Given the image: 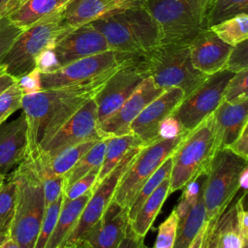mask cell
Wrapping results in <instances>:
<instances>
[{"instance_id": "1", "label": "cell", "mask_w": 248, "mask_h": 248, "mask_svg": "<svg viewBox=\"0 0 248 248\" xmlns=\"http://www.w3.org/2000/svg\"><path fill=\"white\" fill-rule=\"evenodd\" d=\"M107 80L43 89L37 93L23 95L21 108L28 127L27 156L34 157L43 144L92 99Z\"/></svg>"}, {"instance_id": "2", "label": "cell", "mask_w": 248, "mask_h": 248, "mask_svg": "<svg viewBox=\"0 0 248 248\" xmlns=\"http://www.w3.org/2000/svg\"><path fill=\"white\" fill-rule=\"evenodd\" d=\"M110 50L140 56L160 45L158 27L143 6L133 7L91 22Z\"/></svg>"}, {"instance_id": "3", "label": "cell", "mask_w": 248, "mask_h": 248, "mask_svg": "<svg viewBox=\"0 0 248 248\" xmlns=\"http://www.w3.org/2000/svg\"><path fill=\"white\" fill-rule=\"evenodd\" d=\"M146 78L163 90L180 88L184 97L193 92L207 76L197 70L191 60L190 44H162L139 56Z\"/></svg>"}, {"instance_id": "4", "label": "cell", "mask_w": 248, "mask_h": 248, "mask_svg": "<svg viewBox=\"0 0 248 248\" xmlns=\"http://www.w3.org/2000/svg\"><path fill=\"white\" fill-rule=\"evenodd\" d=\"M12 175L16 182V198L9 237L20 248H34L46 211L43 183L29 157L17 166Z\"/></svg>"}, {"instance_id": "5", "label": "cell", "mask_w": 248, "mask_h": 248, "mask_svg": "<svg viewBox=\"0 0 248 248\" xmlns=\"http://www.w3.org/2000/svg\"><path fill=\"white\" fill-rule=\"evenodd\" d=\"M213 114L188 132L171 154L170 192L181 190L204 173L216 152Z\"/></svg>"}, {"instance_id": "6", "label": "cell", "mask_w": 248, "mask_h": 248, "mask_svg": "<svg viewBox=\"0 0 248 248\" xmlns=\"http://www.w3.org/2000/svg\"><path fill=\"white\" fill-rule=\"evenodd\" d=\"M62 10L46 16L24 28L16 37L1 64L16 79L36 69V60L47 48L54 46L63 32Z\"/></svg>"}, {"instance_id": "7", "label": "cell", "mask_w": 248, "mask_h": 248, "mask_svg": "<svg viewBox=\"0 0 248 248\" xmlns=\"http://www.w3.org/2000/svg\"><path fill=\"white\" fill-rule=\"evenodd\" d=\"M247 160L229 148L218 149L206 170L202 190L206 221L215 225L239 190V176Z\"/></svg>"}, {"instance_id": "8", "label": "cell", "mask_w": 248, "mask_h": 248, "mask_svg": "<svg viewBox=\"0 0 248 248\" xmlns=\"http://www.w3.org/2000/svg\"><path fill=\"white\" fill-rule=\"evenodd\" d=\"M134 57V55L108 50L77 60L54 72L41 73L42 89L83 85L107 80Z\"/></svg>"}, {"instance_id": "9", "label": "cell", "mask_w": 248, "mask_h": 248, "mask_svg": "<svg viewBox=\"0 0 248 248\" xmlns=\"http://www.w3.org/2000/svg\"><path fill=\"white\" fill-rule=\"evenodd\" d=\"M143 7L158 27L160 45L190 44L202 29L196 0H146Z\"/></svg>"}, {"instance_id": "10", "label": "cell", "mask_w": 248, "mask_h": 248, "mask_svg": "<svg viewBox=\"0 0 248 248\" xmlns=\"http://www.w3.org/2000/svg\"><path fill=\"white\" fill-rule=\"evenodd\" d=\"M185 135L143 146L120 178L112 199L122 207L129 208L146 180L173 153Z\"/></svg>"}, {"instance_id": "11", "label": "cell", "mask_w": 248, "mask_h": 248, "mask_svg": "<svg viewBox=\"0 0 248 248\" xmlns=\"http://www.w3.org/2000/svg\"><path fill=\"white\" fill-rule=\"evenodd\" d=\"M143 146H136L130 149L117 166L103 179L92 191L75 228L64 240L61 248H76L82 242L85 233L101 219L108 203L113 198L114 191L120 178L133 163Z\"/></svg>"}, {"instance_id": "12", "label": "cell", "mask_w": 248, "mask_h": 248, "mask_svg": "<svg viewBox=\"0 0 248 248\" xmlns=\"http://www.w3.org/2000/svg\"><path fill=\"white\" fill-rule=\"evenodd\" d=\"M233 73L224 69L207 78L172 111L186 132H190L213 113L223 100V93Z\"/></svg>"}, {"instance_id": "13", "label": "cell", "mask_w": 248, "mask_h": 248, "mask_svg": "<svg viewBox=\"0 0 248 248\" xmlns=\"http://www.w3.org/2000/svg\"><path fill=\"white\" fill-rule=\"evenodd\" d=\"M104 138L107 137H104L99 131L97 106L92 98L43 144L34 157L49 158L69 147L89 140H102Z\"/></svg>"}, {"instance_id": "14", "label": "cell", "mask_w": 248, "mask_h": 248, "mask_svg": "<svg viewBox=\"0 0 248 248\" xmlns=\"http://www.w3.org/2000/svg\"><path fill=\"white\" fill-rule=\"evenodd\" d=\"M139 56L115 71L93 97L97 106L98 125L111 115L145 78Z\"/></svg>"}, {"instance_id": "15", "label": "cell", "mask_w": 248, "mask_h": 248, "mask_svg": "<svg viewBox=\"0 0 248 248\" xmlns=\"http://www.w3.org/2000/svg\"><path fill=\"white\" fill-rule=\"evenodd\" d=\"M108 50L110 49L105 37L91 23L63 32L52 47L59 68Z\"/></svg>"}, {"instance_id": "16", "label": "cell", "mask_w": 248, "mask_h": 248, "mask_svg": "<svg viewBox=\"0 0 248 248\" xmlns=\"http://www.w3.org/2000/svg\"><path fill=\"white\" fill-rule=\"evenodd\" d=\"M164 91L150 78H145L134 93L111 115L98 125L100 133L107 138L129 134V127L135 118Z\"/></svg>"}, {"instance_id": "17", "label": "cell", "mask_w": 248, "mask_h": 248, "mask_svg": "<svg viewBox=\"0 0 248 248\" xmlns=\"http://www.w3.org/2000/svg\"><path fill=\"white\" fill-rule=\"evenodd\" d=\"M184 98L180 88L165 90L156 99L151 101L131 123L130 133L135 135L143 146L151 144L158 140V127L160 122L171 114Z\"/></svg>"}, {"instance_id": "18", "label": "cell", "mask_w": 248, "mask_h": 248, "mask_svg": "<svg viewBox=\"0 0 248 248\" xmlns=\"http://www.w3.org/2000/svg\"><path fill=\"white\" fill-rule=\"evenodd\" d=\"M130 0H71L62 10L61 22L67 32L129 8Z\"/></svg>"}, {"instance_id": "19", "label": "cell", "mask_w": 248, "mask_h": 248, "mask_svg": "<svg viewBox=\"0 0 248 248\" xmlns=\"http://www.w3.org/2000/svg\"><path fill=\"white\" fill-rule=\"evenodd\" d=\"M129 224L128 208L122 207L113 199L101 219L85 233L82 241L91 248H116L125 235Z\"/></svg>"}, {"instance_id": "20", "label": "cell", "mask_w": 248, "mask_h": 248, "mask_svg": "<svg viewBox=\"0 0 248 248\" xmlns=\"http://www.w3.org/2000/svg\"><path fill=\"white\" fill-rule=\"evenodd\" d=\"M232 47L210 29H202L190 43L192 63L206 76L215 74L225 69Z\"/></svg>"}, {"instance_id": "21", "label": "cell", "mask_w": 248, "mask_h": 248, "mask_svg": "<svg viewBox=\"0 0 248 248\" xmlns=\"http://www.w3.org/2000/svg\"><path fill=\"white\" fill-rule=\"evenodd\" d=\"M28 153V127L22 112L15 120L0 125V171L6 175Z\"/></svg>"}, {"instance_id": "22", "label": "cell", "mask_w": 248, "mask_h": 248, "mask_svg": "<svg viewBox=\"0 0 248 248\" xmlns=\"http://www.w3.org/2000/svg\"><path fill=\"white\" fill-rule=\"evenodd\" d=\"M212 114L216 148H228L248 125V100L237 103L222 100Z\"/></svg>"}, {"instance_id": "23", "label": "cell", "mask_w": 248, "mask_h": 248, "mask_svg": "<svg viewBox=\"0 0 248 248\" xmlns=\"http://www.w3.org/2000/svg\"><path fill=\"white\" fill-rule=\"evenodd\" d=\"M91 194L92 190L75 200H63L55 227L45 248H61L62 243L75 228Z\"/></svg>"}, {"instance_id": "24", "label": "cell", "mask_w": 248, "mask_h": 248, "mask_svg": "<svg viewBox=\"0 0 248 248\" xmlns=\"http://www.w3.org/2000/svg\"><path fill=\"white\" fill-rule=\"evenodd\" d=\"M170 174L168 175L161 184L154 190L148 199L142 203L137 214L129 221L132 230L136 234L144 238L157 217L163 203L167 200L170 192Z\"/></svg>"}, {"instance_id": "25", "label": "cell", "mask_w": 248, "mask_h": 248, "mask_svg": "<svg viewBox=\"0 0 248 248\" xmlns=\"http://www.w3.org/2000/svg\"><path fill=\"white\" fill-rule=\"evenodd\" d=\"M71 0H26L7 17L16 26L24 29L41 18L59 12Z\"/></svg>"}, {"instance_id": "26", "label": "cell", "mask_w": 248, "mask_h": 248, "mask_svg": "<svg viewBox=\"0 0 248 248\" xmlns=\"http://www.w3.org/2000/svg\"><path fill=\"white\" fill-rule=\"evenodd\" d=\"M244 240L238 230L235 202L227 207L218 219L211 236L212 248H242Z\"/></svg>"}, {"instance_id": "27", "label": "cell", "mask_w": 248, "mask_h": 248, "mask_svg": "<svg viewBox=\"0 0 248 248\" xmlns=\"http://www.w3.org/2000/svg\"><path fill=\"white\" fill-rule=\"evenodd\" d=\"M136 146H143L141 141L132 133L109 137L108 140L104 160L100 167L99 173L96 182L92 188V191L103 181V179L117 166V164L122 160L126 153Z\"/></svg>"}, {"instance_id": "28", "label": "cell", "mask_w": 248, "mask_h": 248, "mask_svg": "<svg viewBox=\"0 0 248 248\" xmlns=\"http://www.w3.org/2000/svg\"><path fill=\"white\" fill-rule=\"evenodd\" d=\"M206 222L202 194L192 206L187 216L178 223L172 248H188Z\"/></svg>"}, {"instance_id": "29", "label": "cell", "mask_w": 248, "mask_h": 248, "mask_svg": "<svg viewBox=\"0 0 248 248\" xmlns=\"http://www.w3.org/2000/svg\"><path fill=\"white\" fill-rule=\"evenodd\" d=\"M108 138H105L97 141L65 174V189L93 169L101 167Z\"/></svg>"}, {"instance_id": "30", "label": "cell", "mask_w": 248, "mask_h": 248, "mask_svg": "<svg viewBox=\"0 0 248 248\" xmlns=\"http://www.w3.org/2000/svg\"><path fill=\"white\" fill-rule=\"evenodd\" d=\"M224 43L233 46L248 39V14H241L209 27Z\"/></svg>"}, {"instance_id": "31", "label": "cell", "mask_w": 248, "mask_h": 248, "mask_svg": "<svg viewBox=\"0 0 248 248\" xmlns=\"http://www.w3.org/2000/svg\"><path fill=\"white\" fill-rule=\"evenodd\" d=\"M241 14H248V0H213L203 29Z\"/></svg>"}, {"instance_id": "32", "label": "cell", "mask_w": 248, "mask_h": 248, "mask_svg": "<svg viewBox=\"0 0 248 248\" xmlns=\"http://www.w3.org/2000/svg\"><path fill=\"white\" fill-rule=\"evenodd\" d=\"M172 167L171 155L168 157L164 163L155 170V172L146 180V182L141 187L138 196L134 200L133 203L128 208V218L129 221L134 218L142 203L148 199V197L154 192V190L161 184V182L170 174Z\"/></svg>"}, {"instance_id": "33", "label": "cell", "mask_w": 248, "mask_h": 248, "mask_svg": "<svg viewBox=\"0 0 248 248\" xmlns=\"http://www.w3.org/2000/svg\"><path fill=\"white\" fill-rule=\"evenodd\" d=\"M16 182L13 175L0 190V233L9 235L15 215Z\"/></svg>"}, {"instance_id": "34", "label": "cell", "mask_w": 248, "mask_h": 248, "mask_svg": "<svg viewBox=\"0 0 248 248\" xmlns=\"http://www.w3.org/2000/svg\"><path fill=\"white\" fill-rule=\"evenodd\" d=\"M206 179V171L194 180L187 183L182 188V194L179 202L173 211L178 217V223L181 222L189 213L192 206L197 202L200 196L202 194L203 185Z\"/></svg>"}, {"instance_id": "35", "label": "cell", "mask_w": 248, "mask_h": 248, "mask_svg": "<svg viewBox=\"0 0 248 248\" xmlns=\"http://www.w3.org/2000/svg\"><path fill=\"white\" fill-rule=\"evenodd\" d=\"M63 194L46 208L34 248H45L55 227V224L62 206V202H63Z\"/></svg>"}, {"instance_id": "36", "label": "cell", "mask_w": 248, "mask_h": 248, "mask_svg": "<svg viewBox=\"0 0 248 248\" xmlns=\"http://www.w3.org/2000/svg\"><path fill=\"white\" fill-rule=\"evenodd\" d=\"M247 79L248 70L234 73L225 87L223 93V101L237 103L248 100Z\"/></svg>"}, {"instance_id": "37", "label": "cell", "mask_w": 248, "mask_h": 248, "mask_svg": "<svg viewBox=\"0 0 248 248\" xmlns=\"http://www.w3.org/2000/svg\"><path fill=\"white\" fill-rule=\"evenodd\" d=\"M22 97L23 94L16 82L0 93V125L3 124L15 111L21 108Z\"/></svg>"}, {"instance_id": "38", "label": "cell", "mask_w": 248, "mask_h": 248, "mask_svg": "<svg viewBox=\"0 0 248 248\" xmlns=\"http://www.w3.org/2000/svg\"><path fill=\"white\" fill-rule=\"evenodd\" d=\"M178 227V217L175 212L170 216L159 226L158 234L153 248H172L175 240Z\"/></svg>"}, {"instance_id": "39", "label": "cell", "mask_w": 248, "mask_h": 248, "mask_svg": "<svg viewBox=\"0 0 248 248\" xmlns=\"http://www.w3.org/2000/svg\"><path fill=\"white\" fill-rule=\"evenodd\" d=\"M100 167L93 169L88 173H86L84 176L78 179L76 182H74L72 185H70L68 188L65 189L63 194V200L64 201H72L75 200L81 195L85 194L86 192L92 190L98 173H99Z\"/></svg>"}, {"instance_id": "40", "label": "cell", "mask_w": 248, "mask_h": 248, "mask_svg": "<svg viewBox=\"0 0 248 248\" xmlns=\"http://www.w3.org/2000/svg\"><path fill=\"white\" fill-rule=\"evenodd\" d=\"M225 69L233 74L248 70V40L242 41L232 47Z\"/></svg>"}, {"instance_id": "41", "label": "cell", "mask_w": 248, "mask_h": 248, "mask_svg": "<svg viewBox=\"0 0 248 248\" xmlns=\"http://www.w3.org/2000/svg\"><path fill=\"white\" fill-rule=\"evenodd\" d=\"M46 208L56 201L65 190V175H47L41 177Z\"/></svg>"}, {"instance_id": "42", "label": "cell", "mask_w": 248, "mask_h": 248, "mask_svg": "<svg viewBox=\"0 0 248 248\" xmlns=\"http://www.w3.org/2000/svg\"><path fill=\"white\" fill-rule=\"evenodd\" d=\"M22 30V28L10 21L8 17L0 18V64L3 57Z\"/></svg>"}, {"instance_id": "43", "label": "cell", "mask_w": 248, "mask_h": 248, "mask_svg": "<svg viewBox=\"0 0 248 248\" xmlns=\"http://www.w3.org/2000/svg\"><path fill=\"white\" fill-rule=\"evenodd\" d=\"M180 121L172 114L165 117L158 127V140H172L187 134Z\"/></svg>"}, {"instance_id": "44", "label": "cell", "mask_w": 248, "mask_h": 248, "mask_svg": "<svg viewBox=\"0 0 248 248\" xmlns=\"http://www.w3.org/2000/svg\"><path fill=\"white\" fill-rule=\"evenodd\" d=\"M16 84L23 95L37 93L42 89L41 85V73L38 69L19 77L16 78Z\"/></svg>"}, {"instance_id": "45", "label": "cell", "mask_w": 248, "mask_h": 248, "mask_svg": "<svg viewBox=\"0 0 248 248\" xmlns=\"http://www.w3.org/2000/svg\"><path fill=\"white\" fill-rule=\"evenodd\" d=\"M215 225L210 224L206 221L202 229L199 232V233L196 235L193 242L188 248H208L212 233L215 229Z\"/></svg>"}, {"instance_id": "46", "label": "cell", "mask_w": 248, "mask_h": 248, "mask_svg": "<svg viewBox=\"0 0 248 248\" xmlns=\"http://www.w3.org/2000/svg\"><path fill=\"white\" fill-rule=\"evenodd\" d=\"M228 148L243 159H248V125L244 127L240 135Z\"/></svg>"}, {"instance_id": "47", "label": "cell", "mask_w": 248, "mask_h": 248, "mask_svg": "<svg viewBox=\"0 0 248 248\" xmlns=\"http://www.w3.org/2000/svg\"><path fill=\"white\" fill-rule=\"evenodd\" d=\"M142 243L143 237L136 234L129 223L126 228L125 235L116 248H140Z\"/></svg>"}, {"instance_id": "48", "label": "cell", "mask_w": 248, "mask_h": 248, "mask_svg": "<svg viewBox=\"0 0 248 248\" xmlns=\"http://www.w3.org/2000/svg\"><path fill=\"white\" fill-rule=\"evenodd\" d=\"M23 3L24 0H0V17H7Z\"/></svg>"}, {"instance_id": "49", "label": "cell", "mask_w": 248, "mask_h": 248, "mask_svg": "<svg viewBox=\"0 0 248 248\" xmlns=\"http://www.w3.org/2000/svg\"><path fill=\"white\" fill-rule=\"evenodd\" d=\"M212 1L213 0H196L198 14H199V17H200V21H201L202 29L204 27L205 18H206V16L208 14V10L210 8V5H211Z\"/></svg>"}, {"instance_id": "50", "label": "cell", "mask_w": 248, "mask_h": 248, "mask_svg": "<svg viewBox=\"0 0 248 248\" xmlns=\"http://www.w3.org/2000/svg\"><path fill=\"white\" fill-rule=\"evenodd\" d=\"M16 80V79L14 77L6 72L5 67L3 65H0V93H2L10 85L14 84Z\"/></svg>"}, {"instance_id": "51", "label": "cell", "mask_w": 248, "mask_h": 248, "mask_svg": "<svg viewBox=\"0 0 248 248\" xmlns=\"http://www.w3.org/2000/svg\"><path fill=\"white\" fill-rule=\"evenodd\" d=\"M239 189H241L243 192H247V187H248V167L244 168L243 170L240 173L239 180Z\"/></svg>"}, {"instance_id": "52", "label": "cell", "mask_w": 248, "mask_h": 248, "mask_svg": "<svg viewBox=\"0 0 248 248\" xmlns=\"http://www.w3.org/2000/svg\"><path fill=\"white\" fill-rule=\"evenodd\" d=\"M3 248H20L12 238L8 237L6 239V241L4 242V245H3Z\"/></svg>"}, {"instance_id": "53", "label": "cell", "mask_w": 248, "mask_h": 248, "mask_svg": "<svg viewBox=\"0 0 248 248\" xmlns=\"http://www.w3.org/2000/svg\"><path fill=\"white\" fill-rule=\"evenodd\" d=\"M135 6L139 7V6H143L146 2V0H130Z\"/></svg>"}, {"instance_id": "54", "label": "cell", "mask_w": 248, "mask_h": 248, "mask_svg": "<svg viewBox=\"0 0 248 248\" xmlns=\"http://www.w3.org/2000/svg\"><path fill=\"white\" fill-rule=\"evenodd\" d=\"M9 237V235L7 234H2L0 233V248H3V245H4V242L6 241V239Z\"/></svg>"}, {"instance_id": "55", "label": "cell", "mask_w": 248, "mask_h": 248, "mask_svg": "<svg viewBox=\"0 0 248 248\" xmlns=\"http://www.w3.org/2000/svg\"><path fill=\"white\" fill-rule=\"evenodd\" d=\"M76 248H91L90 247V245L87 243V242H85V241H82L79 245H78Z\"/></svg>"}, {"instance_id": "56", "label": "cell", "mask_w": 248, "mask_h": 248, "mask_svg": "<svg viewBox=\"0 0 248 248\" xmlns=\"http://www.w3.org/2000/svg\"><path fill=\"white\" fill-rule=\"evenodd\" d=\"M5 176H6V175L2 174L1 171H0V190H1L2 186H3V184L5 183Z\"/></svg>"}, {"instance_id": "57", "label": "cell", "mask_w": 248, "mask_h": 248, "mask_svg": "<svg viewBox=\"0 0 248 248\" xmlns=\"http://www.w3.org/2000/svg\"><path fill=\"white\" fill-rule=\"evenodd\" d=\"M242 248H248V242H245L244 243V245H243V247Z\"/></svg>"}, {"instance_id": "58", "label": "cell", "mask_w": 248, "mask_h": 248, "mask_svg": "<svg viewBox=\"0 0 248 248\" xmlns=\"http://www.w3.org/2000/svg\"><path fill=\"white\" fill-rule=\"evenodd\" d=\"M140 248H150V247H147V246H145V245H143V243L141 244V246L140 247Z\"/></svg>"}, {"instance_id": "59", "label": "cell", "mask_w": 248, "mask_h": 248, "mask_svg": "<svg viewBox=\"0 0 248 248\" xmlns=\"http://www.w3.org/2000/svg\"><path fill=\"white\" fill-rule=\"evenodd\" d=\"M210 241H211V240H210ZM208 248H212V247H211V243H210V244H209V246H208Z\"/></svg>"}, {"instance_id": "60", "label": "cell", "mask_w": 248, "mask_h": 248, "mask_svg": "<svg viewBox=\"0 0 248 248\" xmlns=\"http://www.w3.org/2000/svg\"><path fill=\"white\" fill-rule=\"evenodd\" d=\"M25 1H26V0H24V2H25Z\"/></svg>"}, {"instance_id": "61", "label": "cell", "mask_w": 248, "mask_h": 248, "mask_svg": "<svg viewBox=\"0 0 248 248\" xmlns=\"http://www.w3.org/2000/svg\"><path fill=\"white\" fill-rule=\"evenodd\" d=\"M0 18H2V17H0Z\"/></svg>"}]
</instances>
